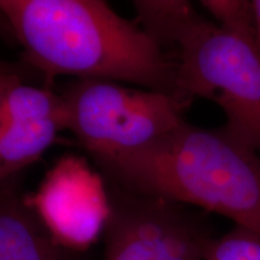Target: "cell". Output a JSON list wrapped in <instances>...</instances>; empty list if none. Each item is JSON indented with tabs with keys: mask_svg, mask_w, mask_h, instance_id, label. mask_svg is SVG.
Masks as SVG:
<instances>
[{
	"mask_svg": "<svg viewBox=\"0 0 260 260\" xmlns=\"http://www.w3.org/2000/svg\"><path fill=\"white\" fill-rule=\"evenodd\" d=\"M24 60L60 75L136 84L180 100L172 57L102 0H0ZM186 105V104H184ZM187 106V105H186Z\"/></svg>",
	"mask_w": 260,
	"mask_h": 260,
	"instance_id": "1",
	"label": "cell"
},
{
	"mask_svg": "<svg viewBox=\"0 0 260 260\" xmlns=\"http://www.w3.org/2000/svg\"><path fill=\"white\" fill-rule=\"evenodd\" d=\"M95 161L121 189L220 214L260 236V155L224 125L184 121L142 148Z\"/></svg>",
	"mask_w": 260,
	"mask_h": 260,
	"instance_id": "2",
	"label": "cell"
},
{
	"mask_svg": "<svg viewBox=\"0 0 260 260\" xmlns=\"http://www.w3.org/2000/svg\"><path fill=\"white\" fill-rule=\"evenodd\" d=\"M135 23L176 65L180 99L216 103L224 126L260 155V54L253 42L207 21L184 0L133 2Z\"/></svg>",
	"mask_w": 260,
	"mask_h": 260,
	"instance_id": "3",
	"label": "cell"
},
{
	"mask_svg": "<svg viewBox=\"0 0 260 260\" xmlns=\"http://www.w3.org/2000/svg\"><path fill=\"white\" fill-rule=\"evenodd\" d=\"M60 96L65 129L94 160L130 153L172 132L187 107L168 94L106 80H76Z\"/></svg>",
	"mask_w": 260,
	"mask_h": 260,
	"instance_id": "4",
	"label": "cell"
},
{
	"mask_svg": "<svg viewBox=\"0 0 260 260\" xmlns=\"http://www.w3.org/2000/svg\"><path fill=\"white\" fill-rule=\"evenodd\" d=\"M110 197L104 260H205L213 234L186 205L121 188Z\"/></svg>",
	"mask_w": 260,
	"mask_h": 260,
	"instance_id": "5",
	"label": "cell"
},
{
	"mask_svg": "<svg viewBox=\"0 0 260 260\" xmlns=\"http://www.w3.org/2000/svg\"><path fill=\"white\" fill-rule=\"evenodd\" d=\"M25 204L61 248L84 252L105 235L112 212L103 177L79 155H64Z\"/></svg>",
	"mask_w": 260,
	"mask_h": 260,
	"instance_id": "6",
	"label": "cell"
},
{
	"mask_svg": "<svg viewBox=\"0 0 260 260\" xmlns=\"http://www.w3.org/2000/svg\"><path fill=\"white\" fill-rule=\"evenodd\" d=\"M65 130L60 94L18 80L0 93V180L38 160Z\"/></svg>",
	"mask_w": 260,
	"mask_h": 260,
	"instance_id": "7",
	"label": "cell"
},
{
	"mask_svg": "<svg viewBox=\"0 0 260 260\" xmlns=\"http://www.w3.org/2000/svg\"><path fill=\"white\" fill-rule=\"evenodd\" d=\"M0 260H74L15 190L0 191Z\"/></svg>",
	"mask_w": 260,
	"mask_h": 260,
	"instance_id": "8",
	"label": "cell"
},
{
	"mask_svg": "<svg viewBox=\"0 0 260 260\" xmlns=\"http://www.w3.org/2000/svg\"><path fill=\"white\" fill-rule=\"evenodd\" d=\"M205 260H260V236L234 225L219 236H211L204 247Z\"/></svg>",
	"mask_w": 260,
	"mask_h": 260,
	"instance_id": "9",
	"label": "cell"
},
{
	"mask_svg": "<svg viewBox=\"0 0 260 260\" xmlns=\"http://www.w3.org/2000/svg\"><path fill=\"white\" fill-rule=\"evenodd\" d=\"M203 8L224 30L254 44V11L248 0H203Z\"/></svg>",
	"mask_w": 260,
	"mask_h": 260,
	"instance_id": "10",
	"label": "cell"
},
{
	"mask_svg": "<svg viewBox=\"0 0 260 260\" xmlns=\"http://www.w3.org/2000/svg\"><path fill=\"white\" fill-rule=\"evenodd\" d=\"M18 80L22 79L17 69L0 60V93Z\"/></svg>",
	"mask_w": 260,
	"mask_h": 260,
	"instance_id": "11",
	"label": "cell"
},
{
	"mask_svg": "<svg viewBox=\"0 0 260 260\" xmlns=\"http://www.w3.org/2000/svg\"><path fill=\"white\" fill-rule=\"evenodd\" d=\"M254 11V46L260 54V0H253Z\"/></svg>",
	"mask_w": 260,
	"mask_h": 260,
	"instance_id": "12",
	"label": "cell"
},
{
	"mask_svg": "<svg viewBox=\"0 0 260 260\" xmlns=\"http://www.w3.org/2000/svg\"><path fill=\"white\" fill-rule=\"evenodd\" d=\"M5 31L11 34V31H10V29H9V25L5 21V17L3 16L2 11H0V34H3V32H5Z\"/></svg>",
	"mask_w": 260,
	"mask_h": 260,
	"instance_id": "13",
	"label": "cell"
}]
</instances>
